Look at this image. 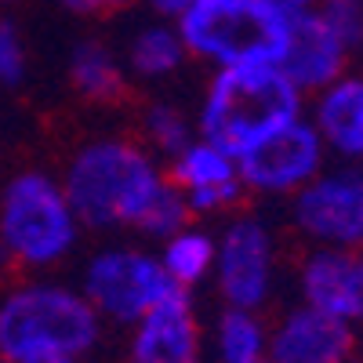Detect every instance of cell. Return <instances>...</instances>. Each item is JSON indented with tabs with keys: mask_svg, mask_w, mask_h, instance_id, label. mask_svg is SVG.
<instances>
[{
	"mask_svg": "<svg viewBox=\"0 0 363 363\" xmlns=\"http://www.w3.org/2000/svg\"><path fill=\"white\" fill-rule=\"evenodd\" d=\"M58 363H80V359H58Z\"/></svg>",
	"mask_w": 363,
	"mask_h": 363,
	"instance_id": "obj_26",
	"label": "cell"
},
{
	"mask_svg": "<svg viewBox=\"0 0 363 363\" xmlns=\"http://www.w3.org/2000/svg\"><path fill=\"white\" fill-rule=\"evenodd\" d=\"M323 157L327 145L313 128V120L298 116L258 145H251L244 157H236V167L244 186L258 193H298L323 171Z\"/></svg>",
	"mask_w": 363,
	"mask_h": 363,
	"instance_id": "obj_8",
	"label": "cell"
},
{
	"mask_svg": "<svg viewBox=\"0 0 363 363\" xmlns=\"http://www.w3.org/2000/svg\"><path fill=\"white\" fill-rule=\"evenodd\" d=\"M77 211L62 186L40 171L15 174L0 196V247L29 269L62 262L77 244Z\"/></svg>",
	"mask_w": 363,
	"mask_h": 363,
	"instance_id": "obj_5",
	"label": "cell"
},
{
	"mask_svg": "<svg viewBox=\"0 0 363 363\" xmlns=\"http://www.w3.org/2000/svg\"><path fill=\"white\" fill-rule=\"evenodd\" d=\"M215 284L225 306L258 313L277 284V251L262 222L240 218L233 222L215 251Z\"/></svg>",
	"mask_w": 363,
	"mask_h": 363,
	"instance_id": "obj_9",
	"label": "cell"
},
{
	"mask_svg": "<svg viewBox=\"0 0 363 363\" xmlns=\"http://www.w3.org/2000/svg\"><path fill=\"white\" fill-rule=\"evenodd\" d=\"M316 15L335 29V37L349 51L363 48V0H320Z\"/></svg>",
	"mask_w": 363,
	"mask_h": 363,
	"instance_id": "obj_21",
	"label": "cell"
},
{
	"mask_svg": "<svg viewBox=\"0 0 363 363\" xmlns=\"http://www.w3.org/2000/svg\"><path fill=\"white\" fill-rule=\"evenodd\" d=\"M301 306H313L335 320L363 323V265L359 251L316 247L298 272Z\"/></svg>",
	"mask_w": 363,
	"mask_h": 363,
	"instance_id": "obj_12",
	"label": "cell"
},
{
	"mask_svg": "<svg viewBox=\"0 0 363 363\" xmlns=\"http://www.w3.org/2000/svg\"><path fill=\"white\" fill-rule=\"evenodd\" d=\"M349 55L352 51L335 37V29L316 15V8H309L291 18V40L280 58V69L298 91H316L320 95L323 87L345 77Z\"/></svg>",
	"mask_w": 363,
	"mask_h": 363,
	"instance_id": "obj_13",
	"label": "cell"
},
{
	"mask_svg": "<svg viewBox=\"0 0 363 363\" xmlns=\"http://www.w3.org/2000/svg\"><path fill=\"white\" fill-rule=\"evenodd\" d=\"M186 51L218 66H280L291 40V15L265 0H193L178 18Z\"/></svg>",
	"mask_w": 363,
	"mask_h": 363,
	"instance_id": "obj_4",
	"label": "cell"
},
{
	"mask_svg": "<svg viewBox=\"0 0 363 363\" xmlns=\"http://www.w3.org/2000/svg\"><path fill=\"white\" fill-rule=\"evenodd\" d=\"M265 4H272V8H277V11H284V15H301V11H309L313 4H316V0H265Z\"/></svg>",
	"mask_w": 363,
	"mask_h": 363,
	"instance_id": "obj_24",
	"label": "cell"
},
{
	"mask_svg": "<svg viewBox=\"0 0 363 363\" xmlns=\"http://www.w3.org/2000/svg\"><path fill=\"white\" fill-rule=\"evenodd\" d=\"M313 128L345 160H363V77H342L320 91Z\"/></svg>",
	"mask_w": 363,
	"mask_h": 363,
	"instance_id": "obj_15",
	"label": "cell"
},
{
	"mask_svg": "<svg viewBox=\"0 0 363 363\" xmlns=\"http://www.w3.org/2000/svg\"><path fill=\"white\" fill-rule=\"evenodd\" d=\"M356 327L313 306H294L269 327L272 363H352Z\"/></svg>",
	"mask_w": 363,
	"mask_h": 363,
	"instance_id": "obj_11",
	"label": "cell"
},
{
	"mask_svg": "<svg viewBox=\"0 0 363 363\" xmlns=\"http://www.w3.org/2000/svg\"><path fill=\"white\" fill-rule=\"evenodd\" d=\"M269 352V327L251 309L225 306L215 323V359L218 363H258Z\"/></svg>",
	"mask_w": 363,
	"mask_h": 363,
	"instance_id": "obj_16",
	"label": "cell"
},
{
	"mask_svg": "<svg viewBox=\"0 0 363 363\" xmlns=\"http://www.w3.org/2000/svg\"><path fill=\"white\" fill-rule=\"evenodd\" d=\"M167 186L171 182L160 178L157 164L142 149L116 138H102L84 145L73 157L62 189L80 222L95 229L109 225L142 229V222L149 218V211L164 196Z\"/></svg>",
	"mask_w": 363,
	"mask_h": 363,
	"instance_id": "obj_2",
	"label": "cell"
},
{
	"mask_svg": "<svg viewBox=\"0 0 363 363\" xmlns=\"http://www.w3.org/2000/svg\"><path fill=\"white\" fill-rule=\"evenodd\" d=\"M0 363H4V359H0Z\"/></svg>",
	"mask_w": 363,
	"mask_h": 363,
	"instance_id": "obj_29",
	"label": "cell"
},
{
	"mask_svg": "<svg viewBox=\"0 0 363 363\" xmlns=\"http://www.w3.org/2000/svg\"><path fill=\"white\" fill-rule=\"evenodd\" d=\"M69 11H106V8H120L124 0H62Z\"/></svg>",
	"mask_w": 363,
	"mask_h": 363,
	"instance_id": "obj_23",
	"label": "cell"
},
{
	"mask_svg": "<svg viewBox=\"0 0 363 363\" xmlns=\"http://www.w3.org/2000/svg\"><path fill=\"white\" fill-rule=\"evenodd\" d=\"M102 316L66 284H26L0 298V359L58 363L84 359L99 345Z\"/></svg>",
	"mask_w": 363,
	"mask_h": 363,
	"instance_id": "obj_1",
	"label": "cell"
},
{
	"mask_svg": "<svg viewBox=\"0 0 363 363\" xmlns=\"http://www.w3.org/2000/svg\"><path fill=\"white\" fill-rule=\"evenodd\" d=\"M69 80H73V87L80 91L84 99H95V102H113V99L124 95V87H128L120 62L95 40L73 48Z\"/></svg>",
	"mask_w": 363,
	"mask_h": 363,
	"instance_id": "obj_17",
	"label": "cell"
},
{
	"mask_svg": "<svg viewBox=\"0 0 363 363\" xmlns=\"http://www.w3.org/2000/svg\"><path fill=\"white\" fill-rule=\"evenodd\" d=\"M171 182L182 189V196H186V203L193 211H222L240 196V189H244L236 157L222 153V149L211 145L207 138L189 142L174 157V178Z\"/></svg>",
	"mask_w": 363,
	"mask_h": 363,
	"instance_id": "obj_14",
	"label": "cell"
},
{
	"mask_svg": "<svg viewBox=\"0 0 363 363\" xmlns=\"http://www.w3.org/2000/svg\"><path fill=\"white\" fill-rule=\"evenodd\" d=\"M149 4H153L160 15H178L182 18V15L193 8V0H149Z\"/></svg>",
	"mask_w": 363,
	"mask_h": 363,
	"instance_id": "obj_25",
	"label": "cell"
},
{
	"mask_svg": "<svg viewBox=\"0 0 363 363\" xmlns=\"http://www.w3.org/2000/svg\"><path fill=\"white\" fill-rule=\"evenodd\" d=\"M26 80V48L15 22L0 18V87H18Z\"/></svg>",
	"mask_w": 363,
	"mask_h": 363,
	"instance_id": "obj_22",
	"label": "cell"
},
{
	"mask_svg": "<svg viewBox=\"0 0 363 363\" xmlns=\"http://www.w3.org/2000/svg\"><path fill=\"white\" fill-rule=\"evenodd\" d=\"M178 291L174 280L157 255H145L135 247H109L99 251L84 269V298L95 306L102 320L138 323L153 306Z\"/></svg>",
	"mask_w": 363,
	"mask_h": 363,
	"instance_id": "obj_6",
	"label": "cell"
},
{
	"mask_svg": "<svg viewBox=\"0 0 363 363\" xmlns=\"http://www.w3.org/2000/svg\"><path fill=\"white\" fill-rule=\"evenodd\" d=\"M215 251H218V244H215L207 233L186 229V233H174V236L164 240L160 262H164V269H167V277L174 280V287L189 291V287H196L203 277H211V272H215Z\"/></svg>",
	"mask_w": 363,
	"mask_h": 363,
	"instance_id": "obj_18",
	"label": "cell"
},
{
	"mask_svg": "<svg viewBox=\"0 0 363 363\" xmlns=\"http://www.w3.org/2000/svg\"><path fill=\"white\" fill-rule=\"evenodd\" d=\"M301 116V91L280 66H222L200 113V135L229 157Z\"/></svg>",
	"mask_w": 363,
	"mask_h": 363,
	"instance_id": "obj_3",
	"label": "cell"
},
{
	"mask_svg": "<svg viewBox=\"0 0 363 363\" xmlns=\"http://www.w3.org/2000/svg\"><path fill=\"white\" fill-rule=\"evenodd\" d=\"M294 225L316 247H363V167L320 171L294 193Z\"/></svg>",
	"mask_w": 363,
	"mask_h": 363,
	"instance_id": "obj_7",
	"label": "cell"
},
{
	"mask_svg": "<svg viewBox=\"0 0 363 363\" xmlns=\"http://www.w3.org/2000/svg\"><path fill=\"white\" fill-rule=\"evenodd\" d=\"M182 58H186V40L171 26H145L128 51V62L138 77H167L182 66Z\"/></svg>",
	"mask_w": 363,
	"mask_h": 363,
	"instance_id": "obj_19",
	"label": "cell"
},
{
	"mask_svg": "<svg viewBox=\"0 0 363 363\" xmlns=\"http://www.w3.org/2000/svg\"><path fill=\"white\" fill-rule=\"evenodd\" d=\"M359 265H363V247H359Z\"/></svg>",
	"mask_w": 363,
	"mask_h": 363,
	"instance_id": "obj_27",
	"label": "cell"
},
{
	"mask_svg": "<svg viewBox=\"0 0 363 363\" xmlns=\"http://www.w3.org/2000/svg\"><path fill=\"white\" fill-rule=\"evenodd\" d=\"M258 363H272V359H258Z\"/></svg>",
	"mask_w": 363,
	"mask_h": 363,
	"instance_id": "obj_28",
	"label": "cell"
},
{
	"mask_svg": "<svg viewBox=\"0 0 363 363\" xmlns=\"http://www.w3.org/2000/svg\"><path fill=\"white\" fill-rule=\"evenodd\" d=\"M145 135L149 142H153L157 149H164V153L178 157L182 149H186L193 142V128H189V120L182 116V109L174 106H153L145 113Z\"/></svg>",
	"mask_w": 363,
	"mask_h": 363,
	"instance_id": "obj_20",
	"label": "cell"
},
{
	"mask_svg": "<svg viewBox=\"0 0 363 363\" xmlns=\"http://www.w3.org/2000/svg\"><path fill=\"white\" fill-rule=\"evenodd\" d=\"M128 363H203V330L189 291H171L131 323Z\"/></svg>",
	"mask_w": 363,
	"mask_h": 363,
	"instance_id": "obj_10",
	"label": "cell"
}]
</instances>
